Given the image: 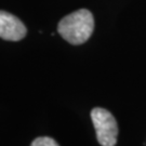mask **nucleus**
<instances>
[{"mask_svg":"<svg viewBox=\"0 0 146 146\" xmlns=\"http://www.w3.org/2000/svg\"><path fill=\"white\" fill-rule=\"evenodd\" d=\"M94 31V19L87 9H80L64 16L58 25V34L70 44H81Z\"/></svg>","mask_w":146,"mask_h":146,"instance_id":"1","label":"nucleus"},{"mask_svg":"<svg viewBox=\"0 0 146 146\" xmlns=\"http://www.w3.org/2000/svg\"><path fill=\"white\" fill-rule=\"evenodd\" d=\"M91 119L100 144L102 146H115L118 135V125L114 116L107 110L96 107L91 111Z\"/></svg>","mask_w":146,"mask_h":146,"instance_id":"2","label":"nucleus"},{"mask_svg":"<svg viewBox=\"0 0 146 146\" xmlns=\"http://www.w3.org/2000/svg\"><path fill=\"white\" fill-rule=\"evenodd\" d=\"M27 29L15 15L0 11V38L8 41H19L26 36Z\"/></svg>","mask_w":146,"mask_h":146,"instance_id":"3","label":"nucleus"},{"mask_svg":"<svg viewBox=\"0 0 146 146\" xmlns=\"http://www.w3.org/2000/svg\"><path fill=\"white\" fill-rule=\"evenodd\" d=\"M31 146H60L51 137H48V136H40V137H37L35 139Z\"/></svg>","mask_w":146,"mask_h":146,"instance_id":"4","label":"nucleus"}]
</instances>
